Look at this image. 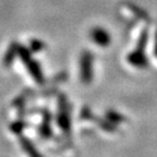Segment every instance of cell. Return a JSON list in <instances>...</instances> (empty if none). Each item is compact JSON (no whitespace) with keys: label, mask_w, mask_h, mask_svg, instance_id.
<instances>
[{"label":"cell","mask_w":157,"mask_h":157,"mask_svg":"<svg viewBox=\"0 0 157 157\" xmlns=\"http://www.w3.org/2000/svg\"><path fill=\"white\" fill-rule=\"evenodd\" d=\"M19 58L26 68L27 72L33 78V81L38 85L45 83V75L43 73L42 67L36 59L33 58V52L29 47H25L20 44L19 47Z\"/></svg>","instance_id":"6da1fadb"},{"label":"cell","mask_w":157,"mask_h":157,"mask_svg":"<svg viewBox=\"0 0 157 157\" xmlns=\"http://www.w3.org/2000/svg\"><path fill=\"white\" fill-rule=\"evenodd\" d=\"M56 121L57 125L63 132V134L69 136L71 133V113H70V105L64 94H60L58 96Z\"/></svg>","instance_id":"7a4b0ae2"},{"label":"cell","mask_w":157,"mask_h":157,"mask_svg":"<svg viewBox=\"0 0 157 157\" xmlns=\"http://www.w3.org/2000/svg\"><path fill=\"white\" fill-rule=\"evenodd\" d=\"M147 40H148V31L143 29L139 37L136 48L128 56V62L136 68H145L148 66V59L145 55V48H146Z\"/></svg>","instance_id":"3957f363"},{"label":"cell","mask_w":157,"mask_h":157,"mask_svg":"<svg viewBox=\"0 0 157 157\" xmlns=\"http://www.w3.org/2000/svg\"><path fill=\"white\" fill-rule=\"evenodd\" d=\"M94 57L91 50H83L80 56V78L83 84H90L93 81Z\"/></svg>","instance_id":"277c9868"},{"label":"cell","mask_w":157,"mask_h":157,"mask_svg":"<svg viewBox=\"0 0 157 157\" xmlns=\"http://www.w3.org/2000/svg\"><path fill=\"white\" fill-rule=\"evenodd\" d=\"M52 113L45 108L43 109V118H42V122L39 124L38 128V133L39 136L45 140H49L50 137L52 136Z\"/></svg>","instance_id":"5b68a950"},{"label":"cell","mask_w":157,"mask_h":157,"mask_svg":"<svg viewBox=\"0 0 157 157\" xmlns=\"http://www.w3.org/2000/svg\"><path fill=\"white\" fill-rule=\"evenodd\" d=\"M91 38L99 47H108L111 43L110 34L103 27H94L91 31Z\"/></svg>","instance_id":"8992f818"},{"label":"cell","mask_w":157,"mask_h":157,"mask_svg":"<svg viewBox=\"0 0 157 157\" xmlns=\"http://www.w3.org/2000/svg\"><path fill=\"white\" fill-rule=\"evenodd\" d=\"M19 47L20 43L17 42H11L9 44L2 58V66L5 68H9L14 63L15 59L19 57Z\"/></svg>","instance_id":"52a82bcc"},{"label":"cell","mask_w":157,"mask_h":157,"mask_svg":"<svg viewBox=\"0 0 157 157\" xmlns=\"http://www.w3.org/2000/svg\"><path fill=\"white\" fill-rule=\"evenodd\" d=\"M19 141H20V145L23 148L25 153L29 156H40V153L36 150L34 143L29 140V137L24 136V135L20 134L19 136Z\"/></svg>","instance_id":"ba28073f"},{"label":"cell","mask_w":157,"mask_h":157,"mask_svg":"<svg viewBox=\"0 0 157 157\" xmlns=\"http://www.w3.org/2000/svg\"><path fill=\"white\" fill-rule=\"evenodd\" d=\"M105 116H106V119L109 120L110 122H113V124H118V123H121L125 120V118L121 113H117L115 110H108L105 113Z\"/></svg>","instance_id":"9c48e42d"},{"label":"cell","mask_w":157,"mask_h":157,"mask_svg":"<svg viewBox=\"0 0 157 157\" xmlns=\"http://www.w3.org/2000/svg\"><path fill=\"white\" fill-rule=\"evenodd\" d=\"M29 48L31 49L33 52H42L43 49L45 48V43L42 42V40H39V39H37V38H33L29 40Z\"/></svg>","instance_id":"30bf717a"},{"label":"cell","mask_w":157,"mask_h":157,"mask_svg":"<svg viewBox=\"0 0 157 157\" xmlns=\"http://www.w3.org/2000/svg\"><path fill=\"white\" fill-rule=\"evenodd\" d=\"M154 52H155V56L157 57V32H156V36H155V48H154Z\"/></svg>","instance_id":"8fae6325"}]
</instances>
